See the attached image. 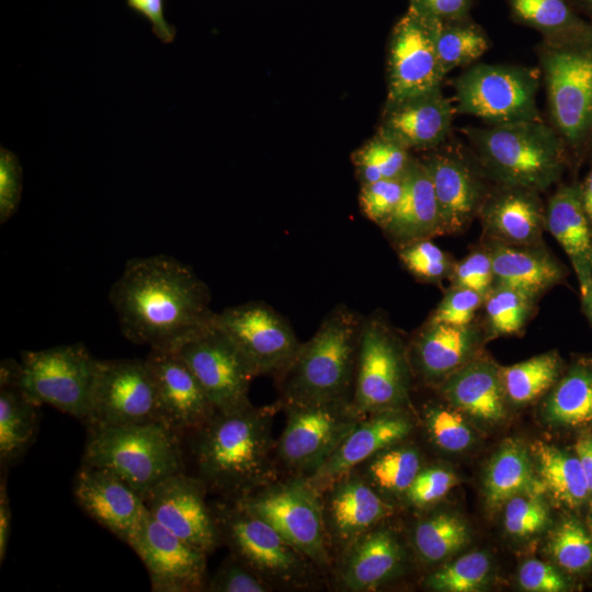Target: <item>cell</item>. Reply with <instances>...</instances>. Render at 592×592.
I'll return each instance as SVG.
<instances>
[{
    "instance_id": "60d3db41",
    "label": "cell",
    "mask_w": 592,
    "mask_h": 592,
    "mask_svg": "<svg viewBox=\"0 0 592 592\" xmlns=\"http://www.w3.org/2000/svg\"><path fill=\"white\" fill-rule=\"evenodd\" d=\"M364 464V478L382 494H405L421 470L418 451L400 443L377 453Z\"/></svg>"
},
{
    "instance_id": "b9f144b4",
    "label": "cell",
    "mask_w": 592,
    "mask_h": 592,
    "mask_svg": "<svg viewBox=\"0 0 592 592\" xmlns=\"http://www.w3.org/2000/svg\"><path fill=\"white\" fill-rule=\"evenodd\" d=\"M412 156L403 146L376 134L352 155L361 184L401 177Z\"/></svg>"
},
{
    "instance_id": "91938a15",
    "label": "cell",
    "mask_w": 592,
    "mask_h": 592,
    "mask_svg": "<svg viewBox=\"0 0 592 592\" xmlns=\"http://www.w3.org/2000/svg\"><path fill=\"white\" fill-rule=\"evenodd\" d=\"M574 452L580 460L590 493L592 494V436L580 437L574 445Z\"/></svg>"
},
{
    "instance_id": "f546056e",
    "label": "cell",
    "mask_w": 592,
    "mask_h": 592,
    "mask_svg": "<svg viewBox=\"0 0 592 592\" xmlns=\"http://www.w3.org/2000/svg\"><path fill=\"white\" fill-rule=\"evenodd\" d=\"M382 230L396 248L443 236L432 180L421 159L412 157L403 173L400 202Z\"/></svg>"
},
{
    "instance_id": "83f0119b",
    "label": "cell",
    "mask_w": 592,
    "mask_h": 592,
    "mask_svg": "<svg viewBox=\"0 0 592 592\" xmlns=\"http://www.w3.org/2000/svg\"><path fill=\"white\" fill-rule=\"evenodd\" d=\"M545 229L567 254L579 288L592 280V223L582 202L581 182L560 184L545 207Z\"/></svg>"
},
{
    "instance_id": "44dd1931",
    "label": "cell",
    "mask_w": 592,
    "mask_h": 592,
    "mask_svg": "<svg viewBox=\"0 0 592 592\" xmlns=\"http://www.w3.org/2000/svg\"><path fill=\"white\" fill-rule=\"evenodd\" d=\"M73 496L92 520L125 543L147 512L144 498L102 467L81 464L73 479Z\"/></svg>"
},
{
    "instance_id": "680465c9",
    "label": "cell",
    "mask_w": 592,
    "mask_h": 592,
    "mask_svg": "<svg viewBox=\"0 0 592 592\" xmlns=\"http://www.w3.org/2000/svg\"><path fill=\"white\" fill-rule=\"evenodd\" d=\"M12 511L7 489V481L1 476L0 483V561L3 562L7 554L10 531H11Z\"/></svg>"
},
{
    "instance_id": "7c38bea8",
    "label": "cell",
    "mask_w": 592,
    "mask_h": 592,
    "mask_svg": "<svg viewBox=\"0 0 592 592\" xmlns=\"http://www.w3.org/2000/svg\"><path fill=\"white\" fill-rule=\"evenodd\" d=\"M286 422L276 457L294 476H311L365 417L352 400L283 403Z\"/></svg>"
},
{
    "instance_id": "c3c4849f",
    "label": "cell",
    "mask_w": 592,
    "mask_h": 592,
    "mask_svg": "<svg viewBox=\"0 0 592 592\" xmlns=\"http://www.w3.org/2000/svg\"><path fill=\"white\" fill-rule=\"evenodd\" d=\"M403 193V174L361 184L358 203L363 215L380 228L395 213Z\"/></svg>"
},
{
    "instance_id": "d590c367",
    "label": "cell",
    "mask_w": 592,
    "mask_h": 592,
    "mask_svg": "<svg viewBox=\"0 0 592 592\" xmlns=\"http://www.w3.org/2000/svg\"><path fill=\"white\" fill-rule=\"evenodd\" d=\"M562 368V360L556 351H548L510 366H501L508 401L524 406L536 400L555 385Z\"/></svg>"
},
{
    "instance_id": "4fadbf2b",
    "label": "cell",
    "mask_w": 592,
    "mask_h": 592,
    "mask_svg": "<svg viewBox=\"0 0 592 592\" xmlns=\"http://www.w3.org/2000/svg\"><path fill=\"white\" fill-rule=\"evenodd\" d=\"M172 352L196 377L216 411L231 412L251 405L249 390L257 374L215 320Z\"/></svg>"
},
{
    "instance_id": "8d00e7d4",
    "label": "cell",
    "mask_w": 592,
    "mask_h": 592,
    "mask_svg": "<svg viewBox=\"0 0 592 592\" xmlns=\"http://www.w3.org/2000/svg\"><path fill=\"white\" fill-rule=\"evenodd\" d=\"M538 298L506 286H492L483 301L487 340L521 333L535 315Z\"/></svg>"
},
{
    "instance_id": "52a82bcc",
    "label": "cell",
    "mask_w": 592,
    "mask_h": 592,
    "mask_svg": "<svg viewBox=\"0 0 592 592\" xmlns=\"http://www.w3.org/2000/svg\"><path fill=\"white\" fill-rule=\"evenodd\" d=\"M212 509L220 543L272 588L310 582L315 565L267 522L234 501Z\"/></svg>"
},
{
    "instance_id": "d6986e66",
    "label": "cell",
    "mask_w": 592,
    "mask_h": 592,
    "mask_svg": "<svg viewBox=\"0 0 592 592\" xmlns=\"http://www.w3.org/2000/svg\"><path fill=\"white\" fill-rule=\"evenodd\" d=\"M203 481L184 471L171 475L145 497L150 515L175 536L203 550L213 553L220 543L213 509L206 502Z\"/></svg>"
},
{
    "instance_id": "6da1fadb",
    "label": "cell",
    "mask_w": 592,
    "mask_h": 592,
    "mask_svg": "<svg viewBox=\"0 0 592 592\" xmlns=\"http://www.w3.org/2000/svg\"><path fill=\"white\" fill-rule=\"evenodd\" d=\"M109 298L123 334L156 350H175L216 317L207 285L164 254L128 260Z\"/></svg>"
},
{
    "instance_id": "681fc988",
    "label": "cell",
    "mask_w": 592,
    "mask_h": 592,
    "mask_svg": "<svg viewBox=\"0 0 592 592\" xmlns=\"http://www.w3.org/2000/svg\"><path fill=\"white\" fill-rule=\"evenodd\" d=\"M485 295L465 287L451 285L431 312L428 322L465 326L475 321L482 308Z\"/></svg>"
},
{
    "instance_id": "2e32d148",
    "label": "cell",
    "mask_w": 592,
    "mask_h": 592,
    "mask_svg": "<svg viewBox=\"0 0 592 592\" xmlns=\"http://www.w3.org/2000/svg\"><path fill=\"white\" fill-rule=\"evenodd\" d=\"M215 321L244 355L257 376H277L292 362L301 343L289 322L264 301L227 307L216 314Z\"/></svg>"
},
{
    "instance_id": "4dcf8cb0",
    "label": "cell",
    "mask_w": 592,
    "mask_h": 592,
    "mask_svg": "<svg viewBox=\"0 0 592 592\" xmlns=\"http://www.w3.org/2000/svg\"><path fill=\"white\" fill-rule=\"evenodd\" d=\"M405 553L396 535L374 527L344 551L340 581L348 591H371L390 580L402 567Z\"/></svg>"
},
{
    "instance_id": "8992f818",
    "label": "cell",
    "mask_w": 592,
    "mask_h": 592,
    "mask_svg": "<svg viewBox=\"0 0 592 592\" xmlns=\"http://www.w3.org/2000/svg\"><path fill=\"white\" fill-rule=\"evenodd\" d=\"M82 464L115 473L143 498L183 471L178 432L160 421L90 429Z\"/></svg>"
},
{
    "instance_id": "6f0895ef",
    "label": "cell",
    "mask_w": 592,
    "mask_h": 592,
    "mask_svg": "<svg viewBox=\"0 0 592 592\" xmlns=\"http://www.w3.org/2000/svg\"><path fill=\"white\" fill-rule=\"evenodd\" d=\"M127 4L150 21L159 39L164 43L173 41L175 31L164 19L163 0H127Z\"/></svg>"
},
{
    "instance_id": "ba28073f",
    "label": "cell",
    "mask_w": 592,
    "mask_h": 592,
    "mask_svg": "<svg viewBox=\"0 0 592 592\" xmlns=\"http://www.w3.org/2000/svg\"><path fill=\"white\" fill-rule=\"evenodd\" d=\"M411 369L408 346L385 316L363 318L352 396L356 410L367 415L403 408Z\"/></svg>"
},
{
    "instance_id": "6125c7cd",
    "label": "cell",
    "mask_w": 592,
    "mask_h": 592,
    "mask_svg": "<svg viewBox=\"0 0 592 592\" xmlns=\"http://www.w3.org/2000/svg\"><path fill=\"white\" fill-rule=\"evenodd\" d=\"M580 289L581 309L592 326V280Z\"/></svg>"
},
{
    "instance_id": "7a4b0ae2",
    "label": "cell",
    "mask_w": 592,
    "mask_h": 592,
    "mask_svg": "<svg viewBox=\"0 0 592 592\" xmlns=\"http://www.w3.org/2000/svg\"><path fill=\"white\" fill-rule=\"evenodd\" d=\"M274 411L252 403L231 412L216 411L192 432L196 477L207 491L237 500L276 481Z\"/></svg>"
},
{
    "instance_id": "277c9868",
    "label": "cell",
    "mask_w": 592,
    "mask_h": 592,
    "mask_svg": "<svg viewBox=\"0 0 592 592\" xmlns=\"http://www.w3.org/2000/svg\"><path fill=\"white\" fill-rule=\"evenodd\" d=\"M489 181L545 192L569 169L560 135L540 121L463 128Z\"/></svg>"
},
{
    "instance_id": "7402d4cb",
    "label": "cell",
    "mask_w": 592,
    "mask_h": 592,
    "mask_svg": "<svg viewBox=\"0 0 592 592\" xmlns=\"http://www.w3.org/2000/svg\"><path fill=\"white\" fill-rule=\"evenodd\" d=\"M152 375L161 421L174 431L193 432L216 412L201 384L172 351L150 349L145 358Z\"/></svg>"
},
{
    "instance_id": "f6af8a7d",
    "label": "cell",
    "mask_w": 592,
    "mask_h": 592,
    "mask_svg": "<svg viewBox=\"0 0 592 592\" xmlns=\"http://www.w3.org/2000/svg\"><path fill=\"white\" fill-rule=\"evenodd\" d=\"M405 269L417 280L440 284L449 278L455 261L437 247L432 239H421L397 248Z\"/></svg>"
},
{
    "instance_id": "30bf717a",
    "label": "cell",
    "mask_w": 592,
    "mask_h": 592,
    "mask_svg": "<svg viewBox=\"0 0 592 592\" xmlns=\"http://www.w3.org/2000/svg\"><path fill=\"white\" fill-rule=\"evenodd\" d=\"M539 70L520 65L477 64L454 80L455 112L488 125L540 121Z\"/></svg>"
},
{
    "instance_id": "ee69618b",
    "label": "cell",
    "mask_w": 592,
    "mask_h": 592,
    "mask_svg": "<svg viewBox=\"0 0 592 592\" xmlns=\"http://www.w3.org/2000/svg\"><path fill=\"white\" fill-rule=\"evenodd\" d=\"M547 549L556 563L568 572L580 573L592 567V536L576 519H566L555 527Z\"/></svg>"
},
{
    "instance_id": "11a10c76",
    "label": "cell",
    "mask_w": 592,
    "mask_h": 592,
    "mask_svg": "<svg viewBox=\"0 0 592 592\" xmlns=\"http://www.w3.org/2000/svg\"><path fill=\"white\" fill-rule=\"evenodd\" d=\"M522 589L532 592H561L568 589L565 578L550 565L530 559L519 570Z\"/></svg>"
},
{
    "instance_id": "836d02e7",
    "label": "cell",
    "mask_w": 592,
    "mask_h": 592,
    "mask_svg": "<svg viewBox=\"0 0 592 592\" xmlns=\"http://www.w3.org/2000/svg\"><path fill=\"white\" fill-rule=\"evenodd\" d=\"M543 417L553 425L580 428L592 423V356H578L549 389Z\"/></svg>"
},
{
    "instance_id": "bcb514c9",
    "label": "cell",
    "mask_w": 592,
    "mask_h": 592,
    "mask_svg": "<svg viewBox=\"0 0 592 592\" xmlns=\"http://www.w3.org/2000/svg\"><path fill=\"white\" fill-rule=\"evenodd\" d=\"M543 491L532 490L512 497L503 505V525L511 536L527 538L542 532L549 522Z\"/></svg>"
},
{
    "instance_id": "3957f363",
    "label": "cell",
    "mask_w": 592,
    "mask_h": 592,
    "mask_svg": "<svg viewBox=\"0 0 592 592\" xmlns=\"http://www.w3.org/2000/svg\"><path fill=\"white\" fill-rule=\"evenodd\" d=\"M550 125L562 138L573 172L592 160V22L536 46Z\"/></svg>"
},
{
    "instance_id": "f5cc1de1",
    "label": "cell",
    "mask_w": 592,
    "mask_h": 592,
    "mask_svg": "<svg viewBox=\"0 0 592 592\" xmlns=\"http://www.w3.org/2000/svg\"><path fill=\"white\" fill-rule=\"evenodd\" d=\"M456 483V476L446 468H421L405 497L410 504L423 508L445 497Z\"/></svg>"
},
{
    "instance_id": "603a6c76",
    "label": "cell",
    "mask_w": 592,
    "mask_h": 592,
    "mask_svg": "<svg viewBox=\"0 0 592 592\" xmlns=\"http://www.w3.org/2000/svg\"><path fill=\"white\" fill-rule=\"evenodd\" d=\"M412 428L403 408L367 414L306 480L321 494L337 479L355 470L377 453L401 443Z\"/></svg>"
},
{
    "instance_id": "9c48e42d",
    "label": "cell",
    "mask_w": 592,
    "mask_h": 592,
    "mask_svg": "<svg viewBox=\"0 0 592 592\" xmlns=\"http://www.w3.org/2000/svg\"><path fill=\"white\" fill-rule=\"evenodd\" d=\"M98 362L83 343L23 351L19 384L37 406H52L86 424Z\"/></svg>"
},
{
    "instance_id": "8fae6325",
    "label": "cell",
    "mask_w": 592,
    "mask_h": 592,
    "mask_svg": "<svg viewBox=\"0 0 592 592\" xmlns=\"http://www.w3.org/2000/svg\"><path fill=\"white\" fill-rule=\"evenodd\" d=\"M272 525L316 567L331 561L321 494L304 477L272 482L229 500Z\"/></svg>"
},
{
    "instance_id": "e0dca14e",
    "label": "cell",
    "mask_w": 592,
    "mask_h": 592,
    "mask_svg": "<svg viewBox=\"0 0 592 592\" xmlns=\"http://www.w3.org/2000/svg\"><path fill=\"white\" fill-rule=\"evenodd\" d=\"M127 545L145 565L155 592H192L206 588L207 554L185 543L147 512Z\"/></svg>"
},
{
    "instance_id": "7dc6e473",
    "label": "cell",
    "mask_w": 592,
    "mask_h": 592,
    "mask_svg": "<svg viewBox=\"0 0 592 592\" xmlns=\"http://www.w3.org/2000/svg\"><path fill=\"white\" fill-rule=\"evenodd\" d=\"M424 423L433 443L445 452H463L475 440L463 412L454 407H429L424 412Z\"/></svg>"
},
{
    "instance_id": "ffe728a7",
    "label": "cell",
    "mask_w": 592,
    "mask_h": 592,
    "mask_svg": "<svg viewBox=\"0 0 592 592\" xmlns=\"http://www.w3.org/2000/svg\"><path fill=\"white\" fill-rule=\"evenodd\" d=\"M323 492L321 503L329 544L344 551L394 511L356 469L337 479Z\"/></svg>"
},
{
    "instance_id": "ac0fdd59",
    "label": "cell",
    "mask_w": 592,
    "mask_h": 592,
    "mask_svg": "<svg viewBox=\"0 0 592 592\" xmlns=\"http://www.w3.org/2000/svg\"><path fill=\"white\" fill-rule=\"evenodd\" d=\"M434 189L443 235L463 232L478 217L489 179L471 151L440 149L422 159Z\"/></svg>"
},
{
    "instance_id": "5bb4252c",
    "label": "cell",
    "mask_w": 592,
    "mask_h": 592,
    "mask_svg": "<svg viewBox=\"0 0 592 592\" xmlns=\"http://www.w3.org/2000/svg\"><path fill=\"white\" fill-rule=\"evenodd\" d=\"M158 421L157 391L146 360H99L88 430Z\"/></svg>"
},
{
    "instance_id": "5b68a950",
    "label": "cell",
    "mask_w": 592,
    "mask_h": 592,
    "mask_svg": "<svg viewBox=\"0 0 592 592\" xmlns=\"http://www.w3.org/2000/svg\"><path fill=\"white\" fill-rule=\"evenodd\" d=\"M363 318L335 306L277 377L282 402L352 400Z\"/></svg>"
},
{
    "instance_id": "484cf974",
    "label": "cell",
    "mask_w": 592,
    "mask_h": 592,
    "mask_svg": "<svg viewBox=\"0 0 592 592\" xmlns=\"http://www.w3.org/2000/svg\"><path fill=\"white\" fill-rule=\"evenodd\" d=\"M539 192L494 184L479 212L483 238L514 246L544 244L545 207Z\"/></svg>"
},
{
    "instance_id": "ab89813d",
    "label": "cell",
    "mask_w": 592,
    "mask_h": 592,
    "mask_svg": "<svg viewBox=\"0 0 592 592\" xmlns=\"http://www.w3.org/2000/svg\"><path fill=\"white\" fill-rule=\"evenodd\" d=\"M469 532L455 514L442 512L420 521L413 531V546L428 563H437L466 546Z\"/></svg>"
},
{
    "instance_id": "d4e9b609",
    "label": "cell",
    "mask_w": 592,
    "mask_h": 592,
    "mask_svg": "<svg viewBox=\"0 0 592 592\" xmlns=\"http://www.w3.org/2000/svg\"><path fill=\"white\" fill-rule=\"evenodd\" d=\"M454 111L441 89L386 101L376 134L409 150L435 149L451 133Z\"/></svg>"
},
{
    "instance_id": "f1b7e54d",
    "label": "cell",
    "mask_w": 592,
    "mask_h": 592,
    "mask_svg": "<svg viewBox=\"0 0 592 592\" xmlns=\"http://www.w3.org/2000/svg\"><path fill=\"white\" fill-rule=\"evenodd\" d=\"M499 365L478 355L440 384L444 398L466 415L486 423H499L506 403Z\"/></svg>"
},
{
    "instance_id": "9f6ffc18",
    "label": "cell",
    "mask_w": 592,
    "mask_h": 592,
    "mask_svg": "<svg viewBox=\"0 0 592 592\" xmlns=\"http://www.w3.org/2000/svg\"><path fill=\"white\" fill-rule=\"evenodd\" d=\"M475 0H409V7L418 12L440 20H458L470 16Z\"/></svg>"
},
{
    "instance_id": "cb8c5ba5",
    "label": "cell",
    "mask_w": 592,
    "mask_h": 592,
    "mask_svg": "<svg viewBox=\"0 0 592 592\" xmlns=\"http://www.w3.org/2000/svg\"><path fill=\"white\" fill-rule=\"evenodd\" d=\"M487 341L482 323L465 326L425 322L408 345L411 368L426 383L440 385L480 355Z\"/></svg>"
},
{
    "instance_id": "d6a6232c",
    "label": "cell",
    "mask_w": 592,
    "mask_h": 592,
    "mask_svg": "<svg viewBox=\"0 0 592 592\" xmlns=\"http://www.w3.org/2000/svg\"><path fill=\"white\" fill-rule=\"evenodd\" d=\"M532 490L543 491V488L531 451L521 441L509 439L494 453L485 473L487 506L490 510L500 509L512 497Z\"/></svg>"
},
{
    "instance_id": "816d5d0a",
    "label": "cell",
    "mask_w": 592,
    "mask_h": 592,
    "mask_svg": "<svg viewBox=\"0 0 592 592\" xmlns=\"http://www.w3.org/2000/svg\"><path fill=\"white\" fill-rule=\"evenodd\" d=\"M451 285L476 291L487 295L493 286V269L490 253L481 244L464 259L455 262L451 276Z\"/></svg>"
},
{
    "instance_id": "9a60e30c",
    "label": "cell",
    "mask_w": 592,
    "mask_h": 592,
    "mask_svg": "<svg viewBox=\"0 0 592 592\" xmlns=\"http://www.w3.org/2000/svg\"><path fill=\"white\" fill-rule=\"evenodd\" d=\"M439 21L408 7L392 27L387 46V101L441 89L446 73L436 45Z\"/></svg>"
},
{
    "instance_id": "f907efd6",
    "label": "cell",
    "mask_w": 592,
    "mask_h": 592,
    "mask_svg": "<svg viewBox=\"0 0 592 592\" xmlns=\"http://www.w3.org/2000/svg\"><path fill=\"white\" fill-rule=\"evenodd\" d=\"M206 590L213 592H266L272 590V587L230 554L209 579Z\"/></svg>"
},
{
    "instance_id": "94428289",
    "label": "cell",
    "mask_w": 592,
    "mask_h": 592,
    "mask_svg": "<svg viewBox=\"0 0 592 592\" xmlns=\"http://www.w3.org/2000/svg\"><path fill=\"white\" fill-rule=\"evenodd\" d=\"M582 202L585 213L592 223V160L588 174L581 182Z\"/></svg>"
},
{
    "instance_id": "7bdbcfd3",
    "label": "cell",
    "mask_w": 592,
    "mask_h": 592,
    "mask_svg": "<svg viewBox=\"0 0 592 592\" xmlns=\"http://www.w3.org/2000/svg\"><path fill=\"white\" fill-rule=\"evenodd\" d=\"M491 561L483 551H471L445 563L426 578V587L441 592H475L488 582Z\"/></svg>"
},
{
    "instance_id": "be15d7a7",
    "label": "cell",
    "mask_w": 592,
    "mask_h": 592,
    "mask_svg": "<svg viewBox=\"0 0 592 592\" xmlns=\"http://www.w3.org/2000/svg\"><path fill=\"white\" fill-rule=\"evenodd\" d=\"M571 5L573 8L580 9L583 13H585L592 22V0H569Z\"/></svg>"
},
{
    "instance_id": "e575fe53",
    "label": "cell",
    "mask_w": 592,
    "mask_h": 592,
    "mask_svg": "<svg viewBox=\"0 0 592 592\" xmlns=\"http://www.w3.org/2000/svg\"><path fill=\"white\" fill-rule=\"evenodd\" d=\"M530 451L544 493L569 509L587 501L591 493L576 453L542 441L533 443Z\"/></svg>"
},
{
    "instance_id": "74e56055",
    "label": "cell",
    "mask_w": 592,
    "mask_h": 592,
    "mask_svg": "<svg viewBox=\"0 0 592 592\" xmlns=\"http://www.w3.org/2000/svg\"><path fill=\"white\" fill-rule=\"evenodd\" d=\"M514 22L532 27L542 37L571 34L591 22L581 18L569 0H505Z\"/></svg>"
},
{
    "instance_id": "db71d44e",
    "label": "cell",
    "mask_w": 592,
    "mask_h": 592,
    "mask_svg": "<svg viewBox=\"0 0 592 592\" xmlns=\"http://www.w3.org/2000/svg\"><path fill=\"white\" fill-rule=\"evenodd\" d=\"M22 193V168L15 153L0 150V224L18 210Z\"/></svg>"
},
{
    "instance_id": "4316f807",
    "label": "cell",
    "mask_w": 592,
    "mask_h": 592,
    "mask_svg": "<svg viewBox=\"0 0 592 592\" xmlns=\"http://www.w3.org/2000/svg\"><path fill=\"white\" fill-rule=\"evenodd\" d=\"M492 261L493 286H506L540 298L565 283L569 269L544 244L514 246L483 238Z\"/></svg>"
},
{
    "instance_id": "1f68e13d",
    "label": "cell",
    "mask_w": 592,
    "mask_h": 592,
    "mask_svg": "<svg viewBox=\"0 0 592 592\" xmlns=\"http://www.w3.org/2000/svg\"><path fill=\"white\" fill-rule=\"evenodd\" d=\"M20 362L11 358L0 364V464L7 468L33 444L37 428V406L19 384Z\"/></svg>"
},
{
    "instance_id": "f35d334b",
    "label": "cell",
    "mask_w": 592,
    "mask_h": 592,
    "mask_svg": "<svg viewBox=\"0 0 592 592\" xmlns=\"http://www.w3.org/2000/svg\"><path fill=\"white\" fill-rule=\"evenodd\" d=\"M436 45L440 61L447 75L454 68L479 59L490 46L483 29L470 16L439 21Z\"/></svg>"
}]
</instances>
